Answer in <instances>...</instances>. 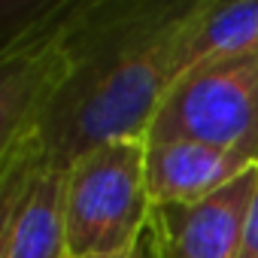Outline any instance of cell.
I'll return each instance as SVG.
<instances>
[{"mask_svg":"<svg viewBox=\"0 0 258 258\" xmlns=\"http://www.w3.org/2000/svg\"><path fill=\"white\" fill-rule=\"evenodd\" d=\"M240 258H258V185L249 204V216H246V231H243V249Z\"/></svg>","mask_w":258,"mask_h":258,"instance_id":"8","label":"cell"},{"mask_svg":"<svg viewBox=\"0 0 258 258\" xmlns=\"http://www.w3.org/2000/svg\"><path fill=\"white\" fill-rule=\"evenodd\" d=\"M0 258H67V167L0 185Z\"/></svg>","mask_w":258,"mask_h":258,"instance_id":"5","label":"cell"},{"mask_svg":"<svg viewBox=\"0 0 258 258\" xmlns=\"http://www.w3.org/2000/svg\"><path fill=\"white\" fill-rule=\"evenodd\" d=\"M255 185L258 167H249L231 185L198 204L152 207L149 228L158 258H240Z\"/></svg>","mask_w":258,"mask_h":258,"instance_id":"4","label":"cell"},{"mask_svg":"<svg viewBox=\"0 0 258 258\" xmlns=\"http://www.w3.org/2000/svg\"><path fill=\"white\" fill-rule=\"evenodd\" d=\"M201 0H43L0 49V185L149 140Z\"/></svg>","mask_w":258,"mask_h":258,"instance_id":"1","label":"cell"},{"mask_svg":"<svg viewBox=\"0 0 258 258\" xmlns=\"http://www.w3.org/2000/svg\"><path fill=\"white\" fill-rule=\"evenodd\" d=\"M118 258H158V246H155V234L152 228H146V234L140 237V243L131 249V252H124Z\"/></svg>","mask_w":258,"mask_h":258,"instance_id":"9","label":"cell"},{"mask_svg":"<svg viewBox=\"0 0 258 258\" xmlns=\"http://www.w3.org/2000/svg\"><path fill=\"white\" fill-rule=\"evenodd\" d=\"M258 52V0H201L173 58V82L195 67Z\"/></svg>","mask_w":258,"mask_h":258,"instance_id":"7","label":"cell"},{"mask_svg":"<svg viewBox=\"0 0 258 258\" xmlns=\"http://www.w3.org/2000/svg\"><path fill=\"white\" fill-rule=\"evenodd\" d=\"M249 167H258L240 152L195 140H167L146 146V182L155 207L198 204L231 185Z\"/></svg>","mask_w":258,"mask_h":258,"instance_id":"6","label":"cell"},{"mask_svg":"<svg viewBox=\"0 0 258 258\" xmlns=\"http://www.w3.org/2000/svg\"><path fill=\"white\" fill-rule=\"evenodd\" d=\"M149 140L94 146L67 167V258H118L149 228Z\"/></svg>","mask_w":258,"mask_h":258,"instance_id":"2","label":"cell"},{"mask_svg":"<svg viewBox=\"0 0 258 258\" xmlns=\"http://www.w3.org/2000/svg\"><path fill=\"white\" fill-rule=\"evenodd\" d=\"M195 140L258 164V52L179 76L149 127V143Z\"/></svg>","mask_w":258,"mask_h":258,"instance_id":"3","label":"cell"}]
</instances>
